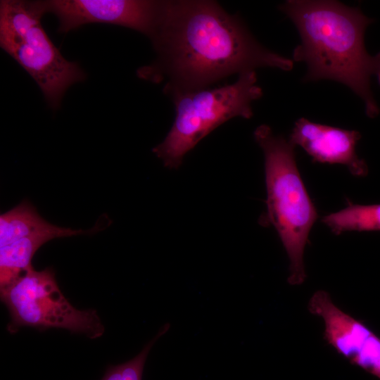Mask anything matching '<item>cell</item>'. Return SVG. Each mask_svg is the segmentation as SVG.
<instances>
[{"label":"cell","instance_id":"1","mask_svg":"<svg viewBox=\"0 0 380 380\" xmlns=\"http://www.w3.org/2000/svg\"><path fill=\"white\" fill-rule=\"evenodd\" d=\"M156 60L137 70L139 77L165 81L163 91L210 87L232 74L270 67L289 71L293 61L263 46L236 15L205 0L164 1L151 39Z\"/></svg>","mask_w":380,"mask_h":380},{"label":"cell","instance_id":"2","mask_svg":"<svg viewBox=\"0 0 380 380\" xmlns=\"http://www.w3.org/2000/svg\"><path fill=\"white\" fill-rule=\"evenodd\" d=\"M279 9L300 35L293 61L306 65L303 82L341 83L362 99L368 117L377 116L380 109L371 78L375 76L380 85V51L370 55L364 42L365 30L374 20L359 8L337 1L288 0Z\"/></svg>","mask_w":380,"mask_h":380},{"label":"cell","instance_id":"3","mask_svg":"<svg viewBox=\"0 0 380 380\" xmlns=\"http://www.w3.org/2000/svg\"><path fill=\"white\" fill-rule=\"evenodd\" d=\"M253 136L265 157L267 212L262 223L277 230L289 260L287 281L299 286L307 277L304 251L317 212L299 173L295 146L265 124Z\"/></svg>","mask_w":380,"mask_h":380},{"label":"cell","instance_id":"4","mask_svg":"<svg viewBox=\"0 0 380 380\" xmlns=\"http://www.w3.org/2000/svg\"><path fill=\"white\" fill-rule=\"evenodd\" d=\"M175 118L164 140L153 153L166 167L180 166L185 155L201 139L227 120L253 115L252 103L262 96L255 70L239 75L237 80L220 87H205L168 94Z\"/></svg>","mask_w":380,"mask_h":380},{"label":"cell","instance_id":"5","mask_svg":"<svg viewBox=\"0 0 380 380\" xmlns=\"http://www.w3.org/2000/svg\"><path fill=\"white\" fill-rule=\"evenodd\" d=\"M41 1L1 0L0 46L34 79L49 106L60 107L67 89L86 75L65 59L42 25Z\"/></svg>","mask_w":380,"mask_h":380},{"label":"cell","instance_id":"6","mask_svg":"<svg viewBox=\"0 0 380 380\" xmlns=\"http://www.w3.org/2000/svg\"><path fill=\"white\" fill-rule=\"evenodd\" d=\"M0 291L10 314L11 333L23 327L58 328L96 338L105 331L95 310H78L66 299L51 268L37 271L32 267Z\"/></svg>","mask_w":380,"mask_h":380},{"label":"cell","instance_id":"7","mask_svg":"<svg viewBox=\"0 0 380 380\" xmlns=\"http://www.w3.org/2000/svg\"><path fill=\"white\" fill-rule=\"evenodd\" d=\"M45 13L58 20V31L67 33L88 23H106L139 32L151 39L160 20L164 1L152 0H46L41 1Z\"/></svg>","mask_w":380,"mask_h":380},{"label":"cell","instance_id":"8","mask_svg":"<svg viewBox=\"0 0 380 380\" xmlns=\"http://www.w3.org/2000/svg\"><path fill=\"white\" fill-rule=\"evenodd\" d=\"M308 310L322 319L323 337L327 344L351 364L380 379L379 336L338 308L327 291H315Z\"/></svg>","mask_w":380,"mask_h":380},{"label":"cell","instance_id":"9","mask_svg":"<svg viewBox=\"0 0 380 380\" xmlns=\"http://www.w3.org/2000/svg\"><path fill=\"white\" fill-rule=\"evenodd\" d=\"M361 134L348 130L312 122L305 118L296 121L289 141L300 146L315 162L346 165L357 177L368 173L366 162L358 157L355 146Z\"/></svg>","mask_w":380,"mask_h":380},{"label":"cell","instance_id":"10","mask_svg":"<svg viewBox=\"0 0 380 380\" xmlns=\"http://www.w3.org/2000/svg\"><path fill=\"white\" fill-rule=\"evenodd\" d=\"M89 232L60 227L47 222L27 201H22L0 215V247L29 236H44L53 239Z\"/></svg>","mask_w":380,"mask_h":380},{"label":"cell","instance_id":"11","mask_svg":"<svg viewBox=\"0 0 380 380\" xmlns=\"http://www.w3.org/2000/svg\"><path fill=\"white\" fill-rule=\"evenodd\" d=\"M50 240L46 236H34L0 247V289L10 285L32 267L33 255Z\"/></svg>","mask_w":380,"mask_h":380},{"label":"cell","instance_id":"12","mask_svg":"<svg viewBox=\"0 0 380 380\" xmlns=\"http://www.w3.org/2000/svg\"><path fill=\"white\" fill-rule=\"evenodd\" d=\"M322 222L336 235L351 231H380V204L349 202L345 208L323 217Z\"/></svg>","mask_w":380,"mask_h":380},{"label":"cell","instance_id":"13","mask_svg":"<svg viewBox=\"0 0 380 380\" xmlns=\"http://www.w3.org/2000/svg\"><path fill=\"white\" fill-rule=\"evenodd\" d=\"M170 327L165 324L134 358L118 365L109 366L101 380H141L148 355L156 341L165 334Z\"/></svg>","mask_w":380,"mask_h":380}]
</instances>
